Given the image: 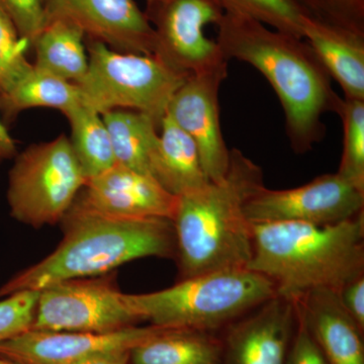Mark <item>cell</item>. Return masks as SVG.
<instances>
[{
  "label": "cell",
  "instance_id": "obj_30",
  "mask_svg": "<svg viewBox=\"0 0 364 364\" xmlns=\"http://www.w3.org/2000/svg\"><path fill=\"white\" fill-rule=\"evenodd\" d=\"M337 294L345 311L364 331V273L347 282Z\"/></svg>",
  "mask_w": 364,
  "mask_h": 364
},
{
  "label": "cell",
  "instance_id": "obj_26",
  "mask_svg": "<svg viewBox=\"0 0 364 364\" xmlns=\"http://www.w3.org/2000/svg\"><path fill=\"white\" fill-rule=\"evenodd\" d=\"M31 46L0 11V95L6 92L33 68L26 52Z\"/></svg>",
  "mask_w": 364,
  "mask_h": 364
},
{
  "label": "cell",
  "instance_id": "obj_15",
  "mask_svg": "<svg viewBox=\"0 0 364 364\" xmlns=\"http://www.w3.org/2000/svg\"><path fill=\"white\" fill-rule=\"evenodd\" d=\"M227 74H191L174 93L166 112L196 143L210 182L221 181L230 163L219 109L220 86Z\"/></svg>",
  "mask_w": 364,
  "mask_h": 364
},
{
  "label": "cell",
  "instance_id": "obj_1",
  "mask_svg": "<svg viewBox=\"0 0 364 364\" xmlns=\"http://www.w3.org/2000/svg\"><path fill=\"white\" fill-rule=\"evenodd\" d=\"M217 26L225 57L250 64L277 93L294 152L312 150L325 136L323 117L338 114L343 100L333 90L331 76L313 48L303 38L236 14L224 13Z\"/></svg>",
  "mask_w": 364,
  "mask_h": 364
},
{
  "label": "cell",
  "instance_id": "obj_14",
  "mask_svg": "<svg viewBox=\"0 0 364 364\" xmlns=\"http://www.w3.org/2000/svg\"><path fill=\"white\" fill-rule=\"evenodd\" d=\"M161 328L136 325L109 333L30 329L1 342L0 358L18 364H76L102 352L132 350Z\"/></svg>",
  "mask_w": 364,
  "mask_h": 364
},
{
  "label": "cell",
  "instance_id": "obj_9",
  "mask_svg": "<svg viewBox=\"0 0 364 364\" xmlns=\"http://www.w3.org/2000/svg\"><path fill=\"white\" fill-rule=\"evenodd\" d=\"M144 14L154 31V55L176 70L195 75L228 73V59L203 28L224 11L217 0H146Z\"/></svg>",
  "mask_w": 364,
  "mask_h": 364
},
{
  "label": "cell",
  "instance_id": "obj_6",
  "mask_svg": "<svg viewBox=\"0 0 364 364\" xmlns=\"http://www.w3.org/2000/svg\"><path fill=\"white\" fill-rule=\"evenodd\" d=\"M88 69L77 85L82 105L98 114L114 109L143 112L161 124L174 93L191 74L155 55L114 51L86 39Z\"/></svg>",
  "mask_w": 364,
  "mask_h": 364
},
{
  "label": "cell",
  "instance_id": "obj_11",
  "mask_svg": "<svg viewBox=\"0 0 364 364\" xmlns=\"http://www.w3.org/2000/svg\"><path fill=\"white\" fill-rule=\"evenodd\" d=\"M178 203L179 198L153 177L116 163L100 176L87 179L66 214L173 221Z\"/></svg>",
  "mask_w": 364,
  "mask_h": 364
},
{
  "label": "cell",
  "instance_id": "obj_22",
  "mask_svg": "<svg viewBox=\"0 0 364 364\" xmlns=\"http://www.w3.org/2000/svg\"><path fill=\"white\" fill-rule=\"evenodd\" d=\"M102 117L117 164L151 176V157L159 140L160 124L148 114L130 109H114Z\"/></svg>",
  "mask_w": 364,
  "mask_h": 364
},
{
  "label": "cell",
  "instance_id": "obj_16",
  "mask_svg": "<svg viewBox=\"0 0 364 364\" xmlns=\"http://www.w3.org/2000/svg\"><path fill=\"white\" fill-rule=\"evenodd\" d=\"M306 328L329 364H364V331L336 291L317 289L294 296Z\"/></svg>",
  "mask_w": 364,
  "mask_h": 364
},
{
  "label": "cell",
  "instance_id": "obj_21",
  "mask_svg": "<svg viewBox=\"0 0 364 364\" xmlns=\"http://www.w3.org/2000/svg\"><path fill=\"white\" fill-rule=\"evenodd\" d=\"M33 66L77 85L88 69L85 35L77 26L62 20L47 21L33 43Z\"/></svg>",
  "mask_w": 364,
  "mask_h": 364
},
{
  "label": "cell",
  "instance_id": "obj_23",
  "mask_svg": "<svg viewBox=\"0 0 364 364\" xmlns=\"http://www.w3.org/2000/svg\"><path fill=\"white\" fill-rule=\"evenodd\" d=\"M72 150L86 178L100 176L116 164L109 132L102 114L80 105L66 114Z\"/></svg>",
  "mask_w": 364,
  "mask_h": 364
},
{
  "label": "cell",
  "instance_id": "obj_10",
  "mask_svg": "<svg viewBox=\"0 0 364 364\" xmlns=\"http://www.w3.org/2000/svg\"><path fill=\"white\" fill-rule=\"evenodd\" d=\"M364 210V191L338 173L324 174L299 188L274 191L262 186L244 205L251 224L299 222L333 225Z\"/></svg>",
  "mask_w": 364,
  "mask_h": 364
},
{
  "label": "cell",
  "instance_id": "obj_24",
  "mask_svg": "<svg viewBox=\"0 0 364 364\" xmlns=\"http://www.w3.org/2000/svg\"><path fill=\"white\" fill-rule=\"evenodd\" d=\"M226 14L245 16L263 25L303 38L306 11L294 0H217Z\"/></svg>",
  "mask_w": 364,
  "mask_h": 364
},
{
  "label": "cell",
  "instance_id": "obj_33",
  "mask_svg": "<svg viewBox=\"0 0 364 364\" xmlns=\"http://www.w3.org/2000/svg\"><path fill=\"white\" fill-rule=\"evenodd\" d=\"M0 364H18L14 363V361L7 360V359L0 358Z\"/></svg>",
  "mask_w": 364,
  "mask_h": 364
},
{
  "label": "cell",
  "instance_id": "obj_32",
  "mask_svg": "<svg viewBox=\"0 0 364 364\" xmlns=\"http://www.w3.org/2000/svg\"><path fill=\"white\" fill-rule=\"evenodd\" d=\"M18 154L16 143L7 130L6 124L0 117V165L6 160L13 159Z\"/></svg>",
  "mask_w": 364,
  "mask_h": 364
},
{
  "label": "cell",
  "instance_id": "obj_5",
  "mask_svg": "<svg viewBox=\"0 0 364 364\" xmlns=\"http://www.w3.org/2000/svg\"><path fill=\"white\" fill-rule=\"evenodd\" d=\"M277 294L267 277L240 268L203 273L162 291L128 298L140 320L151 325L220 332Z\"/></svg>",
  "mask_w": 364,
  "mask_h": 364
},
{
  "label": "cell",
  "instance_id": "obj_27",
  "mask_svg": "<svg viewBox=\"0 0 364 364\" xmlns=\"http://www.w3.org/2000/svg\"><path fill=\"white\" fill-rule=\"evenodd\" d=\"M40 291H23L0 301V343L32 329Z\"/></svg>",
  "mask_w": 364,
  "mask_h": 364
},
{
  "label": "cell",
  "instance_id": "obj_20",
  "mask_svg": "<svg viewBox=\"0 0 364 364\" xmlns=\"http://www.w3.org/2000/svg\"><path fill=\"white\" fill-rule=\"evenodd\" d=\"M80 105L81 93L75 83L35 66L11 90L0 95V112L4 124L13 122L26 109L46 107L58 109L66 116Z\"/></svg>",
  "mask_w": 364,
  "mask_h": 364
},
{
  "label": "cell",
  "instance_id": "obj_3",
  "mask_svg": "<svg viewBox=\"0 0 364 364\" xmlns=\"http://www.w3.org/2000/svg\"><path fill=\"white\" fill-rule=\"evenodd\" d=\"M60 224L64 237L58 247L0 287V299L65 280L100 277L140 258L176 257L171 220L66 214Z\"/></svg>",
  "mask_w": 364,
  "mask_h": 364
},
{
  "label": "cell",
  "instance_id": "obj_4",
  "mask_svg": "<svg viewBox=\"0 0 364 364\" xmlns=\"http://www.w3.org/2000/svg\"><path fill=\"white\" fill-rule=\"evenodd\" d=\"M249 269L294 298L328 289L338 293L364 273V210L333 225L299 222L252 224Z\"/></svg>",
  "mask_w": 364,
  "mask_h": 364
},
{
  "label": "cell",
  "instance_id": "obj_2",
  "mask_svg": "<svg viewBox=\"0 0 364 364\" xmlns=\"http://www.w3.org/2000/svg\"><path fill=\"white\" fill-rule=\"evenodd\" d=\"M262 186V169L240 150L232 149L221 181L179 198L173 219L179 280L248 267L253 233L244 205Z\"/></svg>",
  "mask_w": 364,
  "mask_h": 364
},
{
  "label": "cell",
  "instance_id": "obj_31",
  "mask_svg": "<svg viewBox=\"0 0 364 364\" xmlns=\"http://www.w3.org/2000/svg\"><path fill=\"white\" fill-rule=\"evenodd\" d=\"M131 350H112L95 354L76 364H129Z\"/></svg>",
  "mask_w": 364,
  "mask_h": 364
},
{
  "label": "cell",
  "instance_id": "obj_28",
  "mask_svg": "<svg viewBox=\"0 0 364 364\" xmlns=\"http://www.w3.org/2000/svg\"><path fill=\"white\" fill-rule=\"evenodd\" d=\"M0 11L31 47L47 23L43 0H0Z\"/></svg>",
  "mask_w": 364,
  "mask_h": 364
},
{
  "label": "cell",
  "instance_id": "obj_29",
  "mask_svg": "<svg viewBox=\"0 0 364 364\" xmlns=\"http://www.w3.org/2000/svg\"><path fill=\"white\" fill-rule=\"evenodd\" d=\"M296 304V303H294ZM298 323L286 364H329L306 328L298 308Z\"/></svg>",
  "mask_w": 364,
  "mask_h": 364
},
{
  "label": "cell",
  "instance_id": "obj_13",
  "mask_svg": "<svg viewBox=\"0 0 364 364\" xmlns=\"http://www.w3.org/2000/svg\"><path fill=\"white\" fill-rule=\"evenodd\" d=\"M47 21H68L86 39L122 53L154 55L155 36L134 0H43Z\"/></svg>",
  "mask_w": 364,
  "mask_h": 364
},
{
  "label": "cell",
  "instance_id": "obj_8",
  "mask_svg": "<svg viewBox=\"0 0 364 364\" xmlns=\"http://www.w3.org/2000/svg\"><path fill=\"white\" fill-rule=\"evenodd\" d=\"M142 322L114 274L65 280L41 289L33 330L109 333Z\"/></svg>",
  "mask_w": 364,
  "mask_h": 364
},
{
  "label": "cell",
  "instance_id": "obj_12",
  "mask_svg": "<svg viewBox=\"0 0 364 364\" xmlns=\"http://www.w3.org/2000/svg\"><path fill=\"white\" fill-rule=\"evenodd\" d=\"M296 323L294 299L275 294L220 331L221 364H286Z\"/></svg>",
  "mask_w": 364,
  "mask_h": 364
},
{
  "label": "cell",
  "instance_id": "obj_19",
  "mask_svg": "<svg viewBox=\"0 0 364 364\" xmlns=\"http://www.w3.org/2000/svg\"><path fill=\"white\" fill-rule=\"evenodd\" d=\"M220 332L162 327L136 345L129 364H221Z\"/></svg>",
  "mask_w": 364,
  "mask_h": 364
},
{
  "label": "cell",
  "instance_id": "obj_25",
  "mask_svg": "<svg viewBox=\"0 0 364 364\" xmlns=\"http://www.w3.org/2000/svg\"><path fill=\"white\" fill-rule=\"evenodd\" d=\"M338 114L343 124V151L337 173L364 191V100L343 98Z\"/></svg>",
  "mask_w": 364,
  "mask_h": 364
},
{
  "label": "cell",
  "instance_id": "obj_7",
  "mask_svg": "<svg viewBox=\"0 0 364 364\" xmlns=\"http://www.w3.org/2000/svg\"><path fill=\"white\" fill-rule=\"evenodd\" d=\"M86 181L68 136L33 144L16 154L9 171V213L36 229L60 224Z\"/></svg>",
  "mask_w": 364,
  "mask_h": 364
},
{
  "label": "cell",
  "instance_id": "obj_18",
  "mask_svg": "<svg viewBox=\"0 0 364 364\" xmlns=\"http://www.w3.org/2000/svg\"><path fill=\"white\" fill-rule=\"evenodd\" d=\"M150 174L171 195L196 193L210 183L196 143L168 116L160 124L159 140L151 157Z\"/></svg>",
  "mask_w": 364,
  "mask_h": 364
},
{
  "label": "cell",
  "instance_id": "obj_17",
  "mask_svg": "<svg viewBox=\"0 0 364 364\" xmlns=\"http://www.w3.org/2000/svg\"><path fill=\"white\" fill-rule=\"evenodd\" d=\"M303 39L313 48L344 98L364 100V33L304 14Z\"/></svg>",
  "mask_w": 364,
  "mask_h": 364
}]
</instances>
